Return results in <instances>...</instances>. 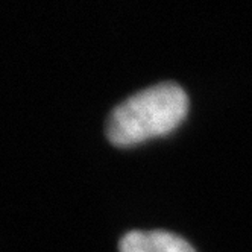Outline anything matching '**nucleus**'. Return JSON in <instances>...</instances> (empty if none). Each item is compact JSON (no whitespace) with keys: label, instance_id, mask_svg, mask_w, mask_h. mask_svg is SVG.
Here are the masks:
<instances>
[{"label":"nucleus","instance_id":"nucleus-1","mask_svg":"<svg viewBox=\"0 0 252 252\" xmlns=\"http://www.w3.org/2000/svg\"><path fill=\"white\" fill-rule=\"evenodd\" d=\"M189 111V97L181 85L161 82L132 94L117 105L106 125L116 146H132L172 132Z\"/></svg>","mask_w":252,"mask_h":252},{"label":"nucleus","instance_id":"nucleus-2","mask_svg":"<svg viewBox=\"0 0 252 252\" xmlns=\"http://www.w3.org/2000/svg\"><path fill=\"white\" fill-rule=\"evenodd\" d=\"M120 252H196L193 246L169 231H131L120 240Z\"/></svg>","mask_w":252,"mask_h":252}]
</instances>
